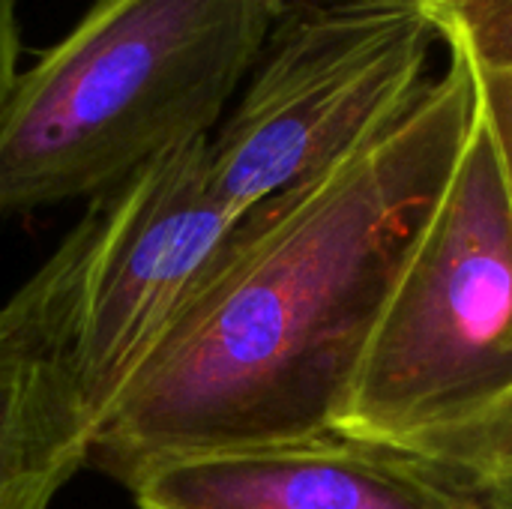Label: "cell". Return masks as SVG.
<instances>
[{"mask_svg": "<svg viewBox=\"0 0 512 509\" xmlns=\"http://www.w3.org/2000/svg\"><path fill=\"white\" fill-rule=\"evenodd\" d=\"M21 72V18L18 0H0V114Z\"/></svg>", "mask_w": 512, "mask_h": 509, "instance_id": "10", "label": "cell"}, {"mask_svg": "<svg viewBox=\"0 0 512 509\" xmlns=\"http://www.w3.org/2000/svg\"><path fill=\"white\" fill-rule=\"evenodd\" d=\"M237 219L210 180V135L156 156L108 192L81 324V378L96 423Z\"/></svg>", "mask_w": 512, "mask_h": 509, "instance_id": "5", "label": "cell"}, {"mask_svg": "<svg viewBox=\"0 0 512 509\" xmlns=\"http://www.w3.org/2000/svg\"><path fill=\"white\" fill-rule=\"evenodd\" d=\"M138 509H480L432 465L336 432L165 462Z\"/></svg>", "mask_w": 512, "mask_h": 509, "instance_id": "7", "label": "cell"}, {"mask_svg": "<svg viewBox=\"0 0 512 509\" xmlns=\"http://www.w3.org/2000/svg\"><path fill=\"white\" fill-rule=\"evenodd\" d=\"M447 48L465 54L480 114L512 192V0H420Z\"/></svg>", "mask_w": 512, "mask_h": 509, "instance_id": "8", "label": "cell"}, {"mask_svg": "<svg viewBox=\"0 0 512 509\" xmlns=\"http://www.w3.org/2000/svg\"><path fill=\"white\" fill-rule=\"evenodd\" d=\"M282 0H93L0 114V213L93 201L213 135Z\"/></svg>", "mask_w": 512, "mask_h": 509, "instance_id": "2", "label": "cell"}, {"mask_svg": "<svg viewBox=\"0 0 512 509\" xmlns=\"http://www.w3.org/2000/svg\"><path fill=\"white\" fill-rule=\"evenodd\" d=\"M512 393V192L480 114L420 225L333 432L408 453Z\"/></svg>", "mask_w": 512, "mask_h": 509, "instance_id": "3", "label": "cell"}, {"mask_svg": "<svg viewBox=\"0 0 512 509\" xmlns=\"http://www.w3.org/2000/svg\"><path fill=\"white\" fill-rule=\"evenodd\" d=\"M369 3H393V0H369Z\"/></svg>", "mask_w": 512, "mask_h": 509, "instance_id": "11", "label": "cell"}, {"mask_svg": "<svg viewBox=\"0 0 512 509\" xmlns=\"http://www.w3.org/2000/svg\"><path fill=\"white\" fill-rule=\"evenodd\" d=\"M408 456L453 480L480 509H512V393L465 426L417 444Z\"/></svg>", "mask_w": 512, "mask_h": 509, "instance_id": "9", "label": "cell"}, {"mask_svg": "<svg viewBox=\"0 0 512 509\" xmlns=\"http://www.w3.org/2000/svg\"><path fill=\"white\" fill-rule=\"evenodd\" d=\"M108 195L87 201L54 252L0 306V509H51L87 468L93 411L81 324Z\"/></svg>", "mask_w": 512, "mask_h": 509, "instance_id": "6", "label": "cell"}, {"mask_svg": "<svg viewBox=\"0 0 512 509\" xmlns=\"http://www.w3.org/2000/svg\"><path fill=\"white\" fill-rule=\"evenodd\" d=\"M435 39L420 0L282 9L237 105L210 135L216 195L243 216L345 162L420 96Z\"/></svg>", "mask_w": 512, "mask_h": 509, "instance_id": "4", "label": "cell"}, {"mask_svg": "<svg viewBox=\"0 0 512 509\" xmlns=\"http://www.w3.org/2000/svg\"><path fill=\"white\" fill-rule=\"evenodd\" d=\"M474 117L471 66L450 48L378 138L243 213L99 417L87 468L132 489L174 459L333 432Z\"/></svg>", "mask_w": 512, "mask_h": 509, "instance_id": "1", "label": "cell"}]
</instances>
